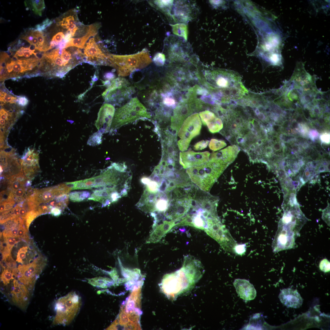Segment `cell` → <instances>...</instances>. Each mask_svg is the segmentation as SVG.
Here are the masks:
<instances>
[{"label":"cell","instance_id":"6da1fadb","mask_svg":"<svg viewBox=\"0 0 330 330\" xmlns=\"http://www.w3.org/2000/svg\"><path fill=\"white\" fill-rule=\"evenodd\" d=\"M210 88L218 100L230 104L241 99L248 93L240 75L235 72L226 70H216L210 72Z\"/></svg>","mask_w":330,"mask_h":330},{"label":"cell","instance_id":"7a4b0ae2","mask_svg":"<svg viewBox=\"0 0 330 330\" xmlns=\"http://www.w3.org/2000/svg\"><path fill=\"white\" fill-rule=\"evenodd\" d=\"M202 277L186 264L183 263L180 269L164 276L160 287L167 297L175 299L180 295L190 290Z\"/></svg>","mask_w":330,"mask_h":330},{"label":"cell","instance_id":"3957f363","mask_svg":"<svg viewBox=\"0 0 330 330\" xmlns=\"http://www.w3.org/2000/svg\"><path fill=\"white\" fill-rule=\"evenodd\" d=\"M228 165L220 159L211 157L204 164L188 168L186 172L194 185L208 192Z\"/></svg>","mask_w":330,"mask_h":330},{"label":"cell","instance_id":"277c9868","mask_svg":"<svg viewBox=\"0 0 330 330\" xmlns=\"http://www.w3.org/2000/svg\"><path fill=\"white\" fill-rule=\"evenodd\" d=\"M195 187L192 184L186 186L176 187L170 193L169 206L164 213L167 218L177 220L188 213L191 207Z\"/></svg>","mask_w":330,"mask_h":330},{"label":"cell","instance_id":"5b68a950","mask_svg":"<svg viewBox=\"0 0 330 330\" xmlns=\"http://www.w3.org/2000/svg\"><path fill=\"white\" fill-rule=\"evenodd\" d=\"M111 66L116 69L118 76H127L137 70L148 65L152 60L147 49L137 53L128 55L111 54Z\"/></svg>","mask_w":330,"mask_h":330},{"label":"cell","instance_id":"8992f818","mask_svg":"<svg viewBox=\"0 0 330 330\" xmlns=\"http://www.w3.org/2000/svg\"><path fill=\"white\" fill-rule=\"evenodd\" d=\"M151 118V114L138 97H134L116 111L110 131H114L123 125L138 119Z\"/></svg>","mask_w":330,"mask_h":330},{"label":"cell","instance_id":"52a82bcc","mask_svg":"<svg viewBox=\"0 0 330 330\" xmlns=\"http://www.w3.org/2000/svg\"><path fill=\"white\" fill-rule=\"evenodd\" d=\"M80 296L75 292L59 299L55 303L56 315L53 324L68 325L74 319L82 305Z\"/></svg>","mask_w":330,"mask_h":330},{"label":"cell","instance_id":"ba28073f","mask_svg":"<svg viewBox=\"0 0 330 330\" xmlns=\"http://www.w3.org/2000/svg\"><path fill=\"white\" fill-rule=\"evenodd\" d=\"M135 92L134 86L130 85L127 80L119 77L111 82L102 95L106 103L118 105L128 101Z\"/></svg>","mask_w":330,"mask_h":330},{"label":"cell","instance_id":"9c48e42d","mask_svg":"<svg viewBox=\"0 0 330 330\" xmlns=\"http://www.w3.org/2000/svg\"><path fill=\"white\" fill-rule=\"evenodd\" d=\"M93 37L89 39L82 52L83 62L94 65L111 66V54L103 46L101 42Z\"/></svg>","mask_w":330,"mask_h":330},{"label":"cell","instance_id":"30bf717a","mask_svg":"<svg viewBox=\"0 0 330 330\" xmlns=\"http://www.w3.org/2000/svg\"><path fill=\"white\" fill-rule=\"evenodd\" d=\"M63 49L57 48L48 53H45L43 58L49 63L48 75L52 77L62 78L71 70L79 64L71 60L62 53Z\"/></svg>","mask_w":330,"mask_h":330},{"label":"cell","instance_id":"8fae6325","mask_svg":"<svg viewBox=\"0 0 330 330\" xmlns=\"http://www.w3.org/2000/svg\"><path fill=\"white\" fill-rule=\"evenodd\" d=\"M46 265L45 260L40 258L28 264L19 265L16 277L32 292L36 281Z\"/></svg>","mask_w":330,"mask_h":330},{"label":"cell","instance_id":"7c38bea8","mask_svg":"<svg viewBox=\"0 0 330 330\" xmlns=\"http://www.w3.org/2000/svg\"><path fill=\"white\" fill-rule=\"evenodd\" d=\"M118 176L117 171L111 165L98 176L75 181V187L76 189L111 187L115 184Z\"/></svg>","mask_w":330,"mask_h":330},{"label":"cell","instance_id":"4fadbf2b","mask_svg":"<svg viewBox=\"0 0 330 330\" xmlns=\"http://www.w3.org/2000/svg\"><path fill=\"white\" fill-rule=\"evenodd\" d=\"M201 126L199 114L194 113L184 121L177 133L178 136L180 139L190 143L194 138L200 134Z\"/></svg>","mask_w":330,"mask_h":330},{"label":"cell","instance_id":"5bb4252c","mask_svg":"<svg viewBox=\"0 0 330 330\" xmlns=\"http://www.w3.org/2000/svg\"><path fill=\"white\" fill-rule=\"evenodd\" d=\"M31 292L23 284L16 279L13 280L10 292L11 301L23 310L28 306Z\"/></svg>","mask_w":330,"mask_h":330},{"label":"cell","instance_id":"9a60e30c","mask_svg":"<svg viewBox=\"0 0 330 330\" xmlns=\"http://www.w3.org/2000/svg\"><path fill=\"white\" fill-rule=\"evenodd\" d=\"M210 153L208 151L196 152L191 150L180 153L179 163L185 169L199 166L209 160Z\"/></svg>","mask_w":330,"mask_h":330},{"label":"cell","instance_id":"2e32d148","mask_svg":"<svg viewBox=\"0 0 330 330\" xmlns=\"http://www.w3.org/2000/svg\"><path fill=\"white\" fill-rule=\"evenodd\" d=\"M115 109L113 105L104 104L100 108L95 125L101 134L109 132L115 114Z\"/></svg>","mask_w":330,"mask_h":330},{"label":"cell","instance_id":"e0dca14e","mask_svg":"<svg viewBox=\"0 0 330 330\" xmlns=\"http://www.w3.org/2000/svg\"><path fill=\"white\" fill-rule=\"evenodd\" d=\"M38 160L37 152L33 148H30L28 149L20 160L21 169L26 177H31L38 170Z\"/></svg>","mask_w":330,"mask_h":330},{"label":"cell","instance_id":"ac0fdd59","mask_svg":"<svg viewBox=\"0 0 330 330\" xmlns=\"http://www.w3.org/2000/svg\"><path fill=\"white\" fill-rule=\"evenodd\" d=\"M238 295L240 298L246 300L254 299L256 295V292L253 286L246 279H237L233 283Z\"/></svg>","mask_w":330,"mask_h":330},{"label":"cell","instance_id":"d6986e66","mask_svg":"<svg viewBox=\"0 0 330 330\" xmlns=\"http://www.w3.org/2000/svg\"><path fill=\"white\" fill-rule=\"evenodd\" d=\"M279 297L281 302L288 307L298 308L301 306L303 300L296 290L291 288L283 289Z\"/></svg>","mask_w":330,"mask_h":330},{"label":"cell","instance_id":"ffe728a7","mask_svg":"<svg viewBox=\"0 0 330 330\" xmlns=\"http://www.w3.org/2000/svg\"><path fill=\"white\" fill-rule=\"evenodd\" d=\"M100 26L99 23H95L89 26L88 31L85 35L79 38H70L67 43L65 48L75 47L79 49H83L90 38L97 34Z\"/></svg>","mask_w":330,"mask_h":330},{"label":"cell","instance_id":"44dd1931","mask_svg":"<svg viewBox=\"0 0 330 330\" xmlns=\"http://www.w3.org/2000/svg\"><path fill=\"white\" fill-rule=\"evenodd\" d=\"M240 150V148L237 145L229 146L218 152L212 153L211 157L220 159L229 165L235 160Z\"/></svg>","mask_w":330,"mask_h":330},{"label":"cell","instance_id":"7402d4cb","mask_svg":"<svg viewBox=\"0 0 330 330\" xmlns=\"http://www.w3.org/2000/svg\"><path fill=\"white\" fill-rule=\"evenodd\" d=\"M12 110L4 108L0 109L1 135L5 136V133L14 122L16 116Z\"/></svg>","mask_w":330,"mask_h":330},{"label":"cell","instance_id":"603a6c76","mask_svg":"<svg viewBox=\"0 0 330 330\" xmlns=\"http://www.w3.org/2000/svg\"><path fill=\"white\" fill-rule=\"evenodd\" d=\"M182 2L178 1L175 3L174 13L172 17L174 20H177L179 19L180 22L185 21L190 18V8L187 4Z\"/></svg>","mask_w":330,"mask_h":330},{"label":"cell","instance_id":"cb8c5ba5","mask_svg":"<svg viewBox=\"0 0 330 330\" xmlns=\"http://www.w3.org/2000/svg\"><path fill=\"white\" fill-rule=\"evenodd\" d=\"M173 2V0H154L149 2L150 4L152 6H153V7L168 16H170Z\"/></svg>","mask_w":330,"mask_h":330},{"label":"cell","instance_id":"d4e9b609","mask_svg":"<svg viewBox=\"0 0 330 330\" xmlns=\"http://www.w3.org/2000/svg\"><path fill=\"white\" fill-rule=\"evenodd\" d=\"M90 196V193L88 191H74L70 193L68 196L71 201L79 202L89 198Z\"/></svg>","mask_w":330,"mask_h":330},{"label":"cell","instance_id":"484cf974","mask_svg":"<svg viewBox=\"0 0 330 330\" xmlns=\"http://www.w3.org/2000/svg\"><path fill=\"white\" fill-rule=\"evenodd\" d=\"M174 34L182 37L187 39L188 35L187 28L186 25L182 24L171 25Z\"/></svg>","mask_w":330,"mask_h":330},{"label":"cell","instance_id":"4316f807","mask_svg":"<svg viewBox=\"0 0 330 330\" xmlns=\"http://www.w3.org/2000/svg\"><path fill=\"white\" fill-rule=\"evenodd\" d=\"M14 277H15L13 269L4 268L1 275V281L4 286L6 285L9 284L11 280L14 279Z\"/></svg>","mask_w":330,"mask_h":330},{"label":"cell","instance_id":"83f0119b","mask_svg":"<svg viewBox=\"0 0 330 330\" xmlns=\"http://www.w3.org/2000/svg\"><path fill=\"white\" fill-rule=\"evenodd\" d=\"M200 114L203 123L206 125L212 123L218 118L213 112L208 110L201 112Z\"/></svg>","mask_w":330,"mask_h":330},{"label":"cell","instance_id":"f1b7e54d","mask_svg":"<svg viewBox=\"0 0 330 330\" xmlns=\"http://www.w3.org/2000/svg\"><path fill=\"white\" fill-rule=\"evenodd\" d=\"M17 97L13 95L4 91H0L1 105L6 104H13L16 103Z\"/></svg>","mask_w":330,"mask_h":330},{"label":"cell","instance_id":"f546056e","mask_svg":"<svg viewBox=\"0 0 330 330\" xmlns=\"http://www.w3.org/2000/svg\"><path fill=\"white\" fill-rule=\"evenodd\" d=\"M209 131L212 133L219 132L223 127V124L221 119L217 118L213 122L207 125Z\"/></svg>","mask_w":330,"mask_h":330},{"label":"cell","instance_id":"4dcf8cb0","mask_svg":"<svg viewBox=\"0 0 330 330\" xmlns=\"http://www.w3.org/2000/svg\"><path fill=\"white\" fill-rule=\"evenodd\" d=\"M39 215V213L36 209L27 211L24 218L25 224L28 230L32 221Z\"/></svg>","mask_w":330,"mask_h":330},{"label":"cell","instance_id":"1f68e13d","mask_svg":"<svg viewBox=\"0 0 330 330\" xmlns=\"http://www.w3.org/2000/svg\"><path fill=\"white\" fill-rule=\"evenodd\" d=\"M226 145L225 141L216 139H211L209 144V148L214 151L221 149Z\"/></svg>","mask_w":330,"mask_h":330},{"label":"cell","instance_id":"d6a6232c","mask_svg":"<svg viewBox=\"0 0 330 330\" xmlns=\"http://www.w3.org/2000/svg\"><path fill=\"white\" fill-rule=\"evenodd\" d=\"M32 10L36 14L41 16L42 11L45 8L44 0H31Z\"/></svg>","mask_w":330,"mask_h":330},{"label":"cell","instance_id":"836d02e7","mask_svg":"<svg viewBox=\"0 0 330 330\" xmlns=\"http://www.w3.org/2000/svg\"><path fill=\"white\" fill-rule=\"evenodd\" d=\"M102 134L98 131L94 134L88 140L87 144L92 146L100 144L101 141Z\"/></svg>","mask_w":330,"mask_h":330},{"label":"cell","instance_id":"e575fe53","mask_svg":"<svg viewBox=\"0 0 330 330\" xmlns=\"http://www.w3.org/2000/svg\"><path fill=\"white\" fill-rule=\"evenodd\" d=\"M25 222V219H23L20 225L16 237L22 238L26 241H28L29 237L27 234L28 231L24 226Z\"/></svg>","mask_w":330,"mask_h":330},{"label":"cell","instance_id":"d590c367","mask_svg":"<svg viewBox=\"0 0 330 330\" xmlns=\"http://www.w3.org/2000/svg\"><path fill=\"white\" fill-rule=\"evenodd\" d=\"M106 280L105 278L98 277L89 279L88 283L94 286L103 288L105 286Z\"/></svg>","mask_w":330,"mask_h":330},{"label":"cell","instance_id":"8d00e7d4","mask_svg":"<svg viewBox=\"0 0 330 330\" xmlns=\"http://www.w3.org/2000/svg\"><path fill=\"white\" fill-rule=\"evenodd\" d=\"M165 57L164 55L160 53H156L154 56L153 61L156 65L158 66H161L164 65L165 61Z\"/></svg>","mask_w":330,"mask_h":330},{"label":"cell","instance_id":"74e56055","mask_svg":"<svg viewBox=\"0 0 330 330\" xmlns=\"http://www.w3.org/2000/svg\"><path fill=\"white\" fill-rule=\"evenodd\" d=\"M28 247L27 246L23 247L18 250L17 253L16 261L18 262L23 264L26 256V253L28 251Z\"/></svg>","mask_w":330,"mask_h":330},{"label":"cell","instance_id":"f35d334b","mask_svg":"<svg viewBox=\"0 0 330 330\" xmlns=\"http://www.w3.org/2000/svg\"><path fill=\"white\" fill-rule=\"evenodd\" d=\"M4 241L6 244V247L7 249L11 251L12 248L16 244V241L14 237H8L4 238Z\"/></svg>","mask_w":330,"mask_h":330},{"label":"cell","instance_id":"ab89813d","mask_svg":"<svg viewBox=\"0 0 330 330\" xmlns=\"http://www.w3.org/2000/svg\"><path fill=\"white\" fill-rule=\"evenodd\" d=\"M65 34L62 32H59L56 34L52 38L51 41L55 43L57 46L64 39Z\"/></svg>","mask_w":330,"mask_h":330},{"label":"cell","instance_id":"60d3db41","mask_svg":"<svg viewBox=\"0 0 330 330\" xmlns=\"http://www.w3.org/2000/svg\"><path fill=\"white\" fill-rule=\"evenodd\" d=\"M25 193V189L23 186L14 192V199L16 198L18 201L23 200V196Z\"/></svg>","mask_w":330,"mask_h":330},{"label":"cell","instance_id":"b9f144b4","mask_svg":"<svg viewBox=\"0 0 330 330\" xmlns=\"http://www.w3.org/2000/svg\"><path fill=\"white\" fill-rule=\"evenodd\" d=\"M319 267L320 270L324 272H327L330 271V262L327 259L321 260L320 263Z\"/></svg>","mask_w":330,"mask_h":330},{"label":"cell","instance_id":"7bdbcfd3","mask_svg":"<svg viewBox=\"0 0 330 330\" xmlns=\"http://www.w3.org/2000/svg\"><path fill=\"white\" fill-rule=\"evenodd\" d=\"M209 141L207 140H203L198 142L194 146V149L196 150H200L205 148L208 145Z\"/></svg>","mask_w":330,"mask_h":330},{"label":"cell","instance_id":"ee69618b","mask_svg":"<svg viewBox=\"0 0 330 330\" xmlns=\"http://www.w3.org/2000/svg\"><path fill=\"white\" fill-rule=\"evenodd\" d=\"M16 103L21 107H25L28 103V100L25 97L20 96L17 97Z\"/></svg>","mask_w":330,"mask_h":330},{"label":"cell","instance_id":"f6af8a7d","mask_svg":"<svg viewBox=\"0 0 330 330\" xmlns=\"http://www.w3.org/2000/svg\"><path fill=\"white\" fill-rule=\"evenodd\" d=\"M246 245L245 244H238L236 246L235 250L236 252L239 255H242L246 251Z\"/></svg>","mask_w":330,"mask_h":330},{"label":"cell","instance_id":"bcb514c9","mask_svg":"<svg viewBox=\"0 0 330 330\" xmlns=\"http://www.w3.org/2000/svg\"><path fill=\"white\" fill-rule=\"evenodd\" d=\"M53 207L51 206H48L46 205L40 206L38 207L37 211L40 215L45 214L50 211L51 209Z\"/></svg>","mask_w":330,"mask_h":330},{"label":"cell","instance_id":"7dc6e473","mask_svg":"<svg viewBox=\"0 0 330 330\" xmlns=\"http://www.w3.org/2000/svg\"><path fill=\"white\" fill-rule=\"evenodd\" d=\"M265 156L267 158H270L271 157L273 154V148L270 146H266L263 152Z\"/></svg>","mask_w":330,"mask_h":330},{"label":"cell","instance_id":"c3c4849f","mask_svg":"<svg viewBox=\"0 0 330 330\" xmlns=\"http://www.w3.org/2000/svg\"><path fill=\"white\" fill-rule=\"evenodd\" d=\"M61 211L62 210L60 208L56 207H53L51 209L50 213L53 215L57 216L61 214Z\"/></svg>","mask_w":330,"mask_h":330},{"label":"cell","instance_id":"681fc988","mask_svg":"<svg viewBox=\"0 0 330 330\" xmlns=\"http://www.w3.org/2000/svg\"><path fill=\"white\" fill-rule=\"evenodd\" d=\"M4 202L5 206V211L9 210L11 209L15 203V200H14L7 202Z\"/></svg>","mask_w":330,"mask_h":330},{"label":"cell","instance_id":"f907efd6","mask_svg":"<svg viewBox=\"0 0 330 330\" xmlns=\"http://www.w3.org/2000/svg\"><path fill=\"white\" fill-rule=\"evenodd\" d=\"M104 77L106 80L111 82L114 79L115 75L112 72H108L105 73Z\"/></svg>","mask_w":330,"mask_h":330},{"label":"cell","instance_id":"816d5d0a","mask_svg":"<svg viewBox=\"0 0 330 330\" xmlns=\"http://www.w3.org/2000/svg\"><path fill=\"white\" fill-rule=\"evenodd\" d=\"M27 212L26 207L22 205V207H21L20 210V217L22 218H24Z\"/></svg>","mask_w":330,"mask_h":330},{"label":"cell","instance_id":"f5cc1de1","mask_svg":"<svg viewBox=\"0 0 330 330\" xmlns=\"http://www.w3.org/2000/svg\"><path fill=\"white\" fill-rule=\"evenodd\" d=\"M34 37V36L31 33V34L30 35L25 36L23 38L25 40H26L28 42L30 43L31 44L32 41L33 40Z\"/></svg>","mask_w":330,"mask_h":330},{"label":"cell","instance_id":"db71d44e","mask_svg":"<svg viewBox=\"0 0 330 330\" xmlns=\"http://www.w3.org/2000/svg\"><path fill=\"white\" fill-rule=\"evenodd\" d=\"M273 148L276 151H278L280 150L281 148V146L279 143L278 142H275L273 143Z\"/></svg>","mask_w":330,"mask_h":330},{"label":"cell","instance_id":"11a10c76","mask_svg":"<svg viewBox=\"0 0 330 330\" xmlns=\"http://www.w3.org/2000/svg\"><path fill=\"white\" fill-rule=\"evenodd\" d=\"M321 138L322 141L326 143H328L329 141V136L327 134L322 135L321 136Z\"/></svg>","mask_w":330,"mask_h":330},{"label":"cell","instance_id":"9f6ffc18","mask_svg":"<svg viewBox=\"0 0 330 330\" xmlns=\"http://www.w3.org/2000/svg\"><path fill=\"white\" fill-rule=\"evenodd\" d=\"M5 202L4 201L1 202L0 211V212L2 213L5 211Z\"/></svg>","mask_w":330,"mask_h":330},{"label":"cell","instance_id":"6f0895ef","mask_svg":"<svg viewBox=\"0 0 330 330\" xmlns=\"http://www.w3.org/2000/svg\"><path fill=\"white\" fill-rule=\"evenodd\" d=\"M311 132H311L310 133V136H311V137L312 136H313L312 137V138H314L315 137V136H317V132H316V131H311Z\"/></svg>","mask_w":330,"mask_h":330},{"label":"cell","instance_id":"680465c9","mask_svg":"<svg viewBox=\"0 0 330 330\" xmlns=\"http://www.w3.org/2000/svg\"><path fill=\"white\" fill-rule=\"evenodd\" d=\"M219 133L224 136H225L226 135V132L224 130H220Z\"/></svg>","mask_w":330,"mask_h":330},{"label":"cell","instance_id":"91938a15","mask_svg":"<svg viewBox=\"0 0 330 330\" xmlns=\"http://www.w3.org/2000/svg\"><path fill=\"white\" fill-rule=\"evenodd\" d=\"M311 150L310 148L306 149L305 151V152L307 153H310L311 152Z\"/></svg>","mask_w":330,"mask_h":330}]
</instances>
